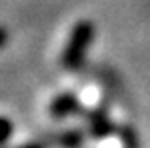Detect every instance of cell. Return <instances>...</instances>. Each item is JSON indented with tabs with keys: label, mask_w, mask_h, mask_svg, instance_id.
Instances as JSON below:
<instances>
[{
	"label": "cell",
	"mask_w": 150,
	"mask_h": 148,
	"mask_svg": "<svg viewBox=\"0 0 150 148\" xmlns=\"http://www.w3.org/2000/svg\"><path fill=\"white\" fill-rule=\"evenodd\" d=\"M74 96H70V94H64V96H60L56 98L54 102H52V114L54 116H62V114H68L72 108H74Z\"/></svg>",
	"instance_id": "2"
},
{
	"label": "cell",
	"mask_w": 150,
	"mask_h": 148,
	"mask_svg": "<svg viewBox=\"0 0 150 148\" xmlns=\"http://www.w3.org/2000/svg\"><path fill=\"white\" fill-rule=\"evenodd\" d=\"M10 134H12V122L0 116V144L6 142L10 138Z\"/></svg>",
	"instance_id": "3"
},
{
	"label": "cell",
	"mask_w": 150,
	"mask_h": 148,
	"mask_svg": "<svg viewBox=\"0 0 150 148\" xmlns=\"http://www.w3.org/2000/svg\"><path fill=\"white\" fill-rule=\"evenodd\" d=\"M88 36H90V28H88L86 24H80V26L72 32L68 48H66V52H64V62H66V66H74V64L78 62V58H80V54H82V48L88 42Z\"/></svg>",
	"instance_id": "1"
},
{
	"label": "cell",
	"mask_w": 150,
	"mask_h": 148,
	"mask_svg": "<svg viewBox=\"0 0 150 148\" xmlns=\"http://www.w3.org/2000/svg\"><path fill=\"white\" fill-rule=\"evenodd\" d=\"M18 148H42V146H38V144H26V146H18Z\"/></svg>",
	"instance_id": "5"
},
{
	"label": "cell",
	"mask_w": 150,
	"mask_h": 148,
	"mask_svg": "<svg viewBox=\"0 0 150 148\" xmlns=\"http://www.w3.org/2000/svg\"><path fill=\"white\" fill-rule=\"evenodd\" d=\"M8 42V30L4 28V26H0V48Z\"/></svg>",
	"instance_id": "4"
}]
</instances>
